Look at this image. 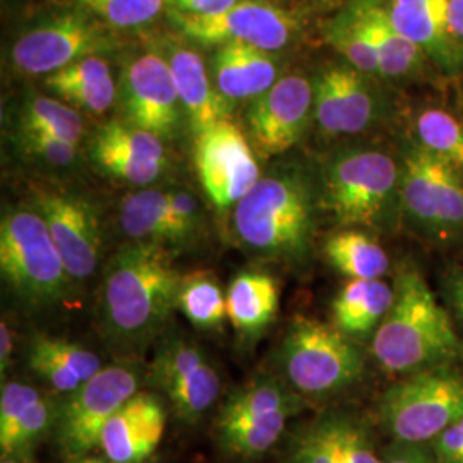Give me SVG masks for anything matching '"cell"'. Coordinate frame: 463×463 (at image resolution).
I'll list each match as a JSON object with an SVG mask.
<instances>
[{"mask_svg":"<svg viewBox=\"0 0 463 463\" xmlns=\"http://www.w3.org/2000/svg\"><path fill=\"white\" fill-rule=\"evenodd\" d=\"M181 271L170 248L129 242L107 261L99 283V333L118 354H139L165 330L177 309Z\"/></svg>","mask_w":463,"mask_h":463,"instance_id":"6da1fadb","label":"cell"},{"mask_svg":"<svg viewBox=\"0 0 463 463\" xmlns=\"http://www.w3.org/2000/svg\"><path fill=\"white\" fill-rule=\"evenodd\" d=\"M315 208L313 191L298 172L275 170L233 208V235L256 258L298 265L313 249Z\"/></svg>","mask_w":463,"mask_h":463,"instance_id":"7a4b0ae2","label":"cell"},{"mask_svg":"<svg viewBox=\"0 0 463 463\" xmlns=\"http://www.w3.org/2000/svg\"><path fill=\"white\" fill-rule=\"evenodd\" d=\"M393 288V306L373 338V354L381 367L412 374L457 357L462 342L422 275L405 266Z\"/></svg>","mask_w":463,"mask_h":463,"instance_id":"3957f363","label":"cell"},{"mask_svg":"<svg viewBox=\"0 0 463 463\" xmlns=\"http://www.w3.org/2000/svg\"><path fill=\"white\" fill-rule=\"evenodd\" d=\"M402 168L378 148L333 153L323 166L321 204L345 229H380L400 199Z\"/></svg>","mask_w":463,"mask_h":463,"instance_id":"277c9868","label":"cell"},{"mask_svg":"<svg viewBox=\"0 0 463 463\" xmlns=\"http://www.w3.org/2000/svg\"><path fill=\"white\" fill-rule=\"evenodd\" d=\"M0 271L17 298L33 307L64 300L72 280L45 220L34 208H16L2 216Z\"/></svg>","mask_w":463,"mask_h":463,"instance_id":"5b68a950","label":"cell"},{"mask_svg":"<svg viewBox=\"0 0 463 463\" xmlns=\"http://www.w3.org/2000/svg\"><path fill=\"white\" fill-rule=\"evenodd\" d=\"M280 363L288 384L304 395H326L363 374V355L347 335L313 317L296 316L281 342Z\"/></svg>","mask_w":463,"mask_h":463,"instance_id":"8992f818","label":"cell"},{"mask_svg":"<svg viewBox=\"0 0 463 463\" xmlns=\"http://www.w3.org/2000/svg\"><path fill=\"white\" fill-rule=\"evenodd\" d=\"M380 415L397 443L434 441L463 417V376L438 367L412 373L383 395Z\"/></svg>","mask_w":463,"mask_h":463,"instance_id":"52a82bcc","label":"cell"},{"mask_svg":"<svg viewBox=\"0 0 463 463\" xmlns=\"http://www.w3.org/2000/svg\"><path fill=\"white\" fill-rule=\"evenodd\" d=\"M400 201L417 229L432 237L463 235V175L453 166L414 145L403 156Z\"/></svg>","mask_w":463,"mask_h":463,"instance_id":"ba28073f","label":"cell"},{"mask_svg":"<svg viewBox=\"0 0 463 463\" xmlns=\"http://www.w3.org/2000/svg\"><path fill=\"white\" fill-rule=\"evenodd\" d=\"M137 371L126 364L107 365L91 380L66 395L59 405L55 441L66 460L90 455L117 411L137 393Z\"/></svg>","mask_w":463,"mask_h":463,"instance_id":"9c48e42d","label":"cell"},{"mask_svg":"<svg viewBox=\"0 0 463 463\" xmlns=\"http://www.w3.org/2000/svg\"><path fill=\"white\" fill-rule=\"evenodd\" d=\"M194 166L208 201L225 213L261 179L256 151L231 118L196 134Z\"/></svg>","mask_w":463,"mask_h":463,"instance_id":"30bf717a","label":"cell"},{"mask_svg":"<svg viewBox=\"0 0 463 463\" xmlns=\"http://www.w3.org/2000/svg\"><path fill=\"white\" fill-rule=\"evenodd\" d=\"M151 383L165 393L175 415L196 422L220 397L222 383L203 348L183 335L162 338L149 367Z\"/></svg>","mask_w":463,"mask_h":463,"instance_id":"8fae6325","label":"cell"},{"mask_svg":"<svg viewBox=\"0 0 463 463\" xmlns=\"http://www.w3.org/2000/svg\"><path fill=\"white\" fill-rule=\"evenodd\" d=\"M311 116H315V84L298 74L283 76L249 105L246 136L256 155L273 158L298 145Z\"/></svg>","mask_w":463,"mask_h":463,"instance_id":"7c38bea8","label":"cell"},{"mask_svg":"<svg viewBox=\"0 0 463 463\" xmlns=\"http://www.w3.org/2000/svg\"><path fill=\"white\" fill-rule=\"evenodd\" d=\"M109 36L90 14L71 13L21 34L11 59L17 71L49 76L109 47Z\"/></svg>","mask_w":463,"mask_h":463,"instance_id":"4fadbf2b","label":"cell"},{"mask_svg":"<svg viewBox=\"0 0 463 463\" xmlns=\"http://www.w3.org/2000/svg\"><path fill=\"white\" fill-rule=\"evenodd\" d=\"M33 208L45 220L69 277L90 279L99 268L101 249L95 208L86 199L50 187H34Z\"/></svg>","mask_w":463,"mask_h":463,"instance_id":"5bb4252c","label":"cell"},{"mask_svg":"<svg viewBox=\"0 0 463 463\" xmlns=\"http://www.w3.org/2000/svg\"><path fill=\"white\" fill-rule=\"evenodd\" d=\"M175 24L203 45L246 43L266 52L287 47L298 28L296 19L280 7L248 0H241L218 16H175Z\"/></svg>","mask_w":463,"mask_h":463,"instance_id":"9a60e30c","label":"cell"},{"mask_svg":"<svg viewBox=\"0 0 463 463\" xmlns=\"http://www.w3.org/2000/svg\"><path fill=\"white\" fill-rule=\"evenodd\" d=\"M120 95L128 124L160 139L172 137L179 129L183 103L168 62L160 55L145 53L129 62Z\"/></svg>","mask_w":463,"mask_h":463,"instance_id":"2e32d148","label":"cell"},{"mask_svg":"<svg viewBox=\"0 0 463 463\" xmlns=\"http://www.w3.org/2000/svg\"><path fill=\"white\" fill-rule=\"evenodd\" d=\"M365 74L350 64L325 69L315 84V120L326 136H354L378 120V101Z\"/></svg>","mask_w":463,"mask_h":463,"instance_id":"e0dca14e","label":"cell"},{"mask_svg":"<svg viewBox=\"0 0 463 463\" xmlns=\"http://www.w3.org/2000/svg\"><path fill=\"white\" fill-rule=\"evenodd\" d=\"M166 424L164 402L153 393L137 392L101 432L99 448L114 463H143L160 447Z\"/></svg>","mask_w":463,"mask_h":463,"instance_id":"ac0fdd59","label":"cell"},{"mask_svg":"<svg viewBox=\"0 0 463 463\" xmlns=\"http://www.w3.org/2000/svg\"><path fill=\"white\" fill-rule=\"evenodd\" d=\"M393 26L426 55L445 69L463 61V43L449 30L448 0H390L386 4Z\"/></svg>","mask_w":463,"mask_h":463,"instance_id":"d6986e66","label":"cell"},{"mask_svg":"<svg viewBox=\"0 0 463 463\" xmlns=\"http://www.w3.org/2000/svg\"><path fill=\"white\" fill-rule=\"evenodd\" d=\"M168 67L187 118L198 134L229 118V101L213 86L208 69L194 50H170Z\"/></svg>","mask_w":463,"mask_h":463,"instance_id":"ffe728a7","label":"cell"},{"mask_svg":"<svg viewBox=\"0 0 463 463\" xmlns=\"http://www.w3.org/2000/svg\"><path fill=\"white\" fill-rule=\"evenodd\" d=\"M118 223L131 242H149L175 249L198 239L170 213L166 191L143 189L120 201Z\"/></svg>","mask_w":463,"mask_h":463,"instance_id":"44dd1931","label":"cell"},{"mask_svg":"<svg viewBox=\"0 0 463 463\" xmlns=\"http://www.w3.org/2000/svg\"><path fill=\"white\" fill-rule=\"evenodd\" d=\"M348 11L376 52L381 76H411L424 66L426 53L398 32L380 0H355Z\"/></svg>","mask_w":463,"mask_h":463,"instance_id":"7402d4cb","label":"cell"},{"mask_svg":"<svg viewBox=\"0 0 463 463\" xmlns=\"http://www.w3.org/2000/svg\"><path fill=\"white\" fill-rule=\"evenodd\" d=\"M216 90L227 101L258 99L277 83V64L266 50L225 43L213 62Z\"/></svg>","mask_w":463,"mask_h":463,"instance_id":"603a6c76","label":"cell"},{"mask_svg":"<svg viewBox=\"0 0 463 463\" xmlns=\"http://www.w3.org/2000/svg\"><path fill=\"white\" fill-rule=\"evenodd\" d=\"M280 306V288L273 275L246 269L232 279L227 290V316L233 330L254 338L275 321Z\"/></svg>","mask_w":463,"mask_h":463,"instance_id":"cb8c5ba5","label":"cell"},{"mask_svg":"<svg viewBox=\"0 0 463 463\" xmlns=\"http://www.w3.org/2000/svg\"><path fill=\"white\" fill-rule=\"evenodd\" d=\"M45 86L67 105L88 114H105L116 99V81L107 61L90 55L45 76Z\"/></svg>","mask_w":463,"mask_h":463,"instance_id":"d4e9b609","label":"cell"},{"mask_svg":"<svg viewBox=\"0 0 463 463\" xmlns=\"http://www.w3.org/2000/svg\"><path fill=\"white\" fill-rule=\"evenodd\" d=\"M395 288L383 280H348L331 304L333 326L347 336H365L378 330L392 309Z\"/></svg>","mask_w":463,"mask_h":463,"instance_id":"484cf974","label":"cell"},{"mask_svg":"<svg viewBox=\"0 0 463 463\" xmlns=\"http://www.w3.org/2000/svg\"><path fill=\"white\" fill-rule=\"evenodd\" d=\"M325 254L330 265L348 280H381L390 268L383 246L359 229L333 233L325 244Z\"/></svg>","mask_w":463,"mask_h":463,"instance_id":"4316f807","label":"cell"},{"mask_svg":"<svg viewBox=\"0 0 463 463\" xmlns=\"http://www.w3.org/2000/svg\"><path fill=\"white\" fill-rule=\"evenodd\" d=\"M292 415L294 412H277L232 422H216L218 445L225 453L241 460L260 458L279 443Z\"/></svg>","mask_w":463,"mask_h":463,"instance_id":"83f0119b","label":"cell"},{"mask_svg":"<svg viewBox=\"0 0 463 463\" xmlns=\"http://www.w3.org/2000/svg\"><path fill=\"white\" fill-rule=\"evenodd\" d=\"M177 309L198 330H222L227 316V294L212 271L185 273L177 292Z\"/></svg>","mask_w":463,"mask_h":463,"instance_id":"f1b7e54d","label":"cell"},{"mask_svg":"<svg viewBox=\"0 0 463 463\" xmlns=\"http://www.w3.org/2000/svg\"><path fill=\"white\" fill-rule=\"evenodd\" d=\"M277 412H298V398L273 376H260L232 393L216 422H232Z\"/></svg>","mask_w":463,"mask_h":463,"instance_id":"f546056e","label":"cell"},{"mask_svg":"<svg viewBox=\"0 0 463 463\" xmlns=\"http://www.w3.org/2000/svg\"><path fill=\"white\" fill-rule=\"evenodd\" d=\"M347 420L333 415L304 430L292 445L288 463H344Z\"/></svg>","mask_w":463,"mask_h":463,"instance_id":"4dcf8cb0","label":"cell"},{"mask_svg":"<svg viewBox=\"0 0 463 463\" xmlns=\"http://www.w3.org/2000/svg\"><path fill=\"white\" fill-rule=\"evenodd\" d=\"M420 146L458 170L463 175V122L447 110L430 109L415 120Z\"/></svg>","mask_w":463,"mask_h":463,"instance_id":"1f68e13d","label":"cell"},{"mask_svg":"<svg viewBox=\"0 0 463 463\" xmlns=\"http://www.w3.org/2000/svg\"><path fill=\"white\" fill-rule=\"evenodd\" d=\"M23 128L53 134L80 146L84 136L83 118L66 101L55 99H33L23 114Z\"/></svg>","mask_w":463,"mask_h":463,"instance_id":"d6a6232c","label":"cell"},{"mask_svg":"<svg viewBox=\"0 0 463 463\" xmlns=\"http://www.w3.org/2000/svg\"><path fill=\"white\" fill-rule=\"evenodd\" d=\"M57 414L59 403L45 395L38 398L19 419L16 428L5 438H0L2 457H30L32 449L47 438L50 430H55Z\"/></svg>","mask_w":463,"mask_h":463,"instance_id":"836d02e7","label":"cell"},{"mask_svg":"<svg viewBox=\"0 0 463 463\" xmlns=\"http://www.w3.org/2000/svg\"><path fill=\"white\" fill-rule=\"evenodd\" d=\"M101 146L117 149L120 153H126L134 158L155 162V164H165L166 151L164 139L158 136L148 133L145 129H139L128 122H109L101 126L97 134L93 136V141Z\"/></svg>","mask_w":463,"mask_h":463,"instance_id":"e575fe53","label":"cell"},{"mask_svg":"<svg viewBox=\"0 0 463 463\" xmlns=\"http://www.w3.org/2000/svg\"><path fill=\"white\" fill-rule=\"evenodd\" d=\"M328 42L345 57L347 64L355 67L363 74H380L376 52L371 47L363 28L348 9L331 21Z\"/></svg>","mask_w":463,"mask_h":463,"instance_id":"d590c367","label":"cell"},{"mask_svg":"<svg viewBox=\"0 0 463 463\" xmlns=\"http://www.w3.org/2000/svg\"><path fill=\"white\" fill-rule=\"evenodd\" d=\"M91 17L114 28H137L162 13L166 0H72Z\"/></svg>","mask_w":463,"mask_h":463,"instance_id":"8d00e7d4","label":"cell"},{"mask_svg":"<svg viewBox=\"0 0 463 463\" xmlns=\"http://www.w3.org/2000/svg\"><path fill=\"white\" fill-rule=\"evenodd\" d=\"M28 354L45 357L55 364L62 365L83 381L91 380L103 369L101 361L95 352L61 336H49V335L34 336L30 342Z\"/></svg>","mask_w":463,"mask_h":463,"instance_id":"74e56055","label":"cell"},{"mask_svg":"<svg viewBox=\"0 0 463 463\" xmlns=\"http://www.w3.org/2000/svg\"><path fill=\"white\" fill-rule=\"evenodd\" d=\"M93 162L110 177L133 185H149L158 181L165 170V164H155L129 156L109 146L91 143Z\"/></svg>","mask_w":463,"mask_h":463,"instance_id":"f35d334b","label":"cell"},{"mask_svg":"<svg viewBox=\"0 0 463 463\" xmlns=\"http://www.w3.org/2000/svg\"><path fill=\"white\" fill-rule=\"evenodd\" d=\"M23 145L28 153L49 165H72L78 156V145L43 131L23 128Z\"/></svg>","mask_w":463,"mask_h":463,"instance_id":"ab89813d","label":"cell"},{"mask_svg":"<svg viewBox=\"0 0 463 463\" xmlns=\"http://www.w3.org/2000/svg\"><path fill=\"white\" fill-rule=\"evenodd\" d=\"M40 397L42 393L28 383H4L0 395V438H5L16 428L19 419Z\"/></svg>","mask_w":463,"mask_h":463,"instance_id":"60d3db41","label":"cell"},{"mask_svg":"<svg viewBox=\"0 0 463 463\" xmlns=\"http://www.w3.org/2000/svg\"><path fill=\"white\" fill-rule=\"evenodd\" d=\"M28 365L40 380L45 381L55 392H59L62 395H69V393L76 392L84 383L80 376L67 371L66 367L55 364L49 359L34 355V354H28Z\"/></svg>","mask_w":463,"mask_h":463,"instance_id":"b9f144b4","label":"cell"},{"mask_svg":"<svg viewBox=\"0 0 463 463\" xmlns=\"http://www.w3.org/2000/svg\"><path fill=\"white\" fill-rule=\"evenodd\" d=\"M438 463H463V417L432 441Z\"/></svg>","mask_w":463,"mask_h":463,"instance_id":"7bdbcfd3","label":"cell"},{"mask_svg":"<svg viewBox=\"0 0 463 463\" xmlns=\"http://www.w3.org/2000/svg\"><path fill=\"white\" fill-rule=\"evenodd\" d=\"M241 0H166L175 16L213 17L227 13Z\"/></svg>","mask_w":463,"mask_h":463,"instance_id":"ee69618b","label":"cell"},{"mask_svg":"<svg viewBox=\"0 0 463 463\" xmlns=\"http://www.w3.org/2000/svg\"><path fill=\"white\" fill-rule=\"evenodd\" d=\"M384 463H438L434 455H430L420 445L395 443L384 449L381 455Z\"/></svg>","mask_w":463,"mask_h":463,"instance_id":"f6af8a7d","label":"cell"},{"mask_svg":"<svg viewBox=\"0 0 463 463\" xmlns=\"http://www.w3.org/2000/svg\"><path fill=\"white\" fill-rule=\"evenodd\" d=\"M13 350H14V340H13V330L4 319L0 323V371L5 374V371L11 367L13 363Z\"/></svg>","mask_w":463,"mask_h":463,"instance_id":"bcb514c9","label":"cell"},{"mask_svg":"<svg viewBox=\"0 0 463 463\" xmlns=\"http://www.w3.org/2000/svg\"><path fill=\"white\" fill-rule=\"evenodd\" d=\"M448 17L451 34L463 43V0H448Z\"/></svg>","mask_w":463,"mask_h":463,"instance_id":"7dc6e473","label":"cell"},{"mask_svg":"<svg viewBox=\"0 0 463 463\" xmlns=\"http://www.w3.org/2000/svg\"><path fill=\"white\" fill-rule=\"evenodd\" d=\"M449 294H451V302L457 309V313L463 319V273H458L451 279L449 285Z\"/></svg>","mask_w":463,"mask_h":463,"instance_id":"c3c4849f","label":"cell"},{"mask_svg":"<svg viewBox=\"0 0 463 463\" xmlns=\"http://www.w3.org/2000/svg\"><path fill=\"white\" fill-rule=\"evenodd\" d=\"M64 463H114L112 460H109L107 457H95V455H83V457H78V458H69Z\"/></svg>","mask_w":463,"mask_h":463,"instance_id":"681fc988","label":"cell"},{"mask_svg":"<svg viewBox=\"0 0 463 463\" xmlns=\"http://www.w3.org/2000/svg\"><path fill=\"white\" fill-rule=\"evenodd\" d=\"M0 463H33L30 457H14V455H9V457H2Z\"/></svg>","mask_w":463,"mask_h":463,"instance_id":"f907efd6","label":"cell"},{"mask_svg":"<svg viewBox=\"0 0 463 463\" xmlns=\"http://www.w3.org/2000/svg\"><path fill=\"white\" fill-rule=\"evenodd\" d=\"M248 2H261V4H269L271 0H248Z\"/></svg>","mask_w":463,"mask_h":463,"instance_id":"816d5d0a","label":"cell"}]
</instances>
